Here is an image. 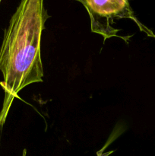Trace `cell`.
I'll list each match as a JSON object with an SVG mask.
<instances>
[{
	"label": "cell",
	"instance_id": "3",
	"mask_svg": "<svg viewBox=\"0 0 155 156\" xmlns=\"http://www.w3.org/2000/svg\"><path fill=\"white\" fill-rule=\"evenodd\" d=\"M26 152H27V151H26V149H24V152H23V155L22 156H26Z\"/></svg>",
	"mask_w": 155,
	"mask_h": 156
},
{
	"label": "cell",
	"instance_id": "1",
	"mask_svg": "<svg viewBox=\"0 0 155 156\" xmlns=\"http://www.w3.org/2000/svg\"><path fill=\"white\" fill-rule=\"evenodd\" d=\"M49 18L43 0H21L5 30L0 48V85L5 92L1 128L18 93L27 85L43 82L41 36Z\"/></svg>",
	"mask_w": 155,
	"mask_h": 156
},
{
	"label": "cell",
	"instance_id": "2",
	"mask_svg": "<svg viewBox=\"0 0 155 156\" xmlns=\"http://www.w3.org/2000/svg\"><path fill=\"white\" fill-rule=\"evenodd\" d=\"M86 9L93 33L98 34L106 41L109 38L119 37V29L115 28L112 24L115 20L130 19L138 25L141 31L147 36L155 38L153 32L143 25L135 17L129 3V0H76Z\"/></svg>",
	"mask_w": 155,
	"mask_h": 156
}]
</instances>
